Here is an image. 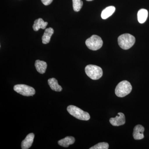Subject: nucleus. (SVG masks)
Segmentation results:
<instances>
[{"mask_svg":"<svg viewBox=\"0 0 149 149\" xmlns=\"http://www.w3.org/2000/svg\"><path fill=\"white\" fill-rule=\"evenodd\" d=\"M118 45L120 48L124 50H127L132 47L136 42L135 37L130 34H123L118 39Z\"/></svg>","mask_w":149,"mask_h":149,"instance_id":"1","label":"nucleus"},{"mask_svg":"<svg viewBox=\"0 0 149 149\" xmlns=\"http://www.w3.org/2000/svg\"><path fill=\"white\" fill-rule=\"evenodd\" d=\"M132 90V85L127 80H123L118 84L116 88V95L119 97H123L130 94Z\"/></svg>","mask_w":149,"mask_h":149,"instance_id":"2","label":"nucleus"},{"mask_svg":"<svg viewBox=\"0 0 149 149\" xmlns=\"http://www.w3.org/2000/svg\"><path fill=\"white\" fill-rule=\"evenodd\" d=\"M67 111L70 114L77 119L83 120H88L91 118L90 114L79 108L73 105L68 107Z\"/></svg>","mask_w":149,"mask_h":149,"instance_id":"3","label":"nucleus"},{"mask_svg":"<svg viewBox=\"0 0 149 149\" xmlns=\"http://www.w3.org/2000/svg\"><path fill=\"white\" fill-rule=\"evenodd\" d=\"M85 71L88 77L93 80H98L103 75L101 68L93 65H87L85 68Z\"/></svg>","mask_w":149,"mask_h":149,"instance_id":"4","label":"nucleus"},{"mask_svg":"<svg viewBox=\"0 0 149 149\" xmlns=\"http://www.w3.org/2000/svg\"><path fill=\"white\" fill-rule=\"evenodd\" d=\"M103 44L101 38L97 35H93L85 42V44L88 49L93 51L97 50L100 49Z\"/></svg>","mask_w":149,"mask_h":149,"instance_id":"5","label":"nucleus"},{"mask_svg":"<svg viewBox=\"0 0 149 149\" xmlns=\"http://www.w3.org/2000/svg\"><path fill=\"white\" fill-rule=\"evenodd\" d=\"M14 90L17 93L24 96H32L35 94L34 88L24 84H18L15 85Z\"/></svg>","mask_w":149,"mask_h":149,"instance_id":"6","label":"nucleus"},{"mask_svg":"<svg viewBox=\"0 0 149 149\" xmlns=\"http://www.w3.org/2000/svg\"><path fill=\"white\" fill-rule=\"evenodd\" d=\"M118 115L115 118H111L109 121L111 124L113 126H118L123 125L125 123V116L122 113H118Z\"/></svg>","mask_w":149,"mask_h":149,"instance_id":"7","label":"nucleus"},{"mask_svg":"<svg viewBox=\"0 0 149 149\" xmlns=\"http://www.w3.org/2000/svg\"><path fill=\"white\" fill-rule=\"evenodd\" d=\"M145 128L143 125H138L133 129V138L136 140H142L144 138V132Z\"/></svg>","mask_w":149,"mask_h":149,"instance_id":"8","label":"nucleus"},{"mask_svg":"<svg viewBox=\"0 0 149 149\" xmlns=\"http://www.w3.org/2000/svg\"><path fill=\"white\" fill-rule=\"evenodd\" d=\"M35 135L34 133H30L27 135L25 139L22 141L21 143V148L22 149H28L29 148L34 141Z\"/></svg>","mask_w":149,"mask_h":149,"instance_id":"9","label":"nucleus"},{"mask_svg":"<svg viewBox=\"0 0 149 149\" xmlns=\"http://www.w3.org/2000/svg\"><path fill=\"white\" fill-rule=\"evenodd\" d=\"M54 32V29L52 27L47 28L45 30L44 35L42 37V42L43 44H47L49 42Z\"/></svg>","mask_w":149,"mask_h":149,"instance_id":"10","label":"nucleus"},{"mask_svg":"<svg viewBox=\"0 0 149 149\" xmlns=\"http://www.w3.org/2000/svg\"><path fill=\"white\" fill-rule=\"evenodd\" d=\"M48 24V22H45L42 18H40L36 19L34 22L33 29L34 31H37L40 29H45Z\"/></svg>","mask_w":149,"mask_h":149,"instance_id":"11","label":"nucleus"},{"mask_svg":"<svg viewBox=\"0 0 149 149\" xmlns=\"http://www.w3.org/2000/svg\"><path fill=\"white\" fill-rule=\"evenodd\" d=\"M47 65L46 62L37 60L35 62V66L36 70L40 74H44L46 72Z\"/></svg>","mask_w":149,"mask_h":149,"instance_id":"12","label":"nucleus"},{"mask_svg":"<svg viewBox=\"0 0 149 149\" xmlns=\"http://www.w3.org/2000/svg\"><path fill=\"white\" fill-rule=\"evenodd\" d=\"M75 142V139L72 136H67L64 139H61L58 141V144L61 146L68 148L70 145H72Z\"/></svg>","mask_w":149,"mask_h":149,"instance_id":"13","label":"nucleus"},{"mask_svg":"<svg viewBox=\"0 0 149 149\" xmlns=\"http://www.w3.org/2000/svg\"><path fill=\"white\" fill-rule=\"evenodd\" d=\"M48 84L52 90L56 92H61L62 90V88L58 85L57 80L54 78H50L48 80Z\"/></svg>","mask_w":149,"mask_h":149,"instance_id":"14","label":"nucleus"},{"mask_svg":"<svg viewBox=\"0 0 149 149\" xmlns=\"http://www.w3.org/2000/svg\"><path fill=\"white\" fill-rule=\"evenodd\" d=\"M116 8L113 6L107 7L102 11L101 17L103 19H106L114 13Z\"/></svg>","mask_w":149,"mask_h":149,"instance_id":"15","label":"nucleus"},{"mask_svg":"<svg viewBox=\"0 0 149 149\" xmlns=\"http://www.w3.org/2000/svg\"><path fill=\"white\" fill-rule=\"evenodd\" d=\"M148 16V11L145 9H141L138 13V19L139 23L143 24L144 23Z\"/></svg>","mask_w":149,"mask_h":149,"instance_id":"16","label":"nucleus"},{"mask_svg":"<svg viewBox=\"0 0 149 149\" xmlns=\"http://www.w3.org/2000/svg\"><path fill=\"white\" fill-rule=\"evenodd\" d=\"M72 6L74 11L79 12L82 8L83 2L81 0H72Z\"/></svg>","mask_w":149,"mask_h":149,"instance_id":"17","label":"nucleus"},{"mask_svg":"<svg viewBox=\"0 0 149 149\" xmlns=\"http://www.w3.org/2000/svg\"><path fill=\"white\" fill-rule=\"evenodd\" d=\"M109 147V145L108 143L102 142L97 144L94 146L91 147L90 149H108Z\"/></svg>","mask_w":149,"mask_h":149,"instance_id":"18","label":"nucleus"},{"mask_svg":"<svg viewBox=\"0 0 149 149\" xmlns=\"http://www.w3.org/2000/svg\"><path fill=\"white\" fill-rule=\"evenodd\" d=\"M53 0H41L43 4L45 6H48L52 2Z\"/></svg>","mask_w":149,"mask_h":149,"instance_id":"19","label":"nucleus"},{"mask_svg":"<svg viewBox=\"0 0 149 149\" xmlns=\"http://www.w3.org/2000/svg\"><path fill=\"white\" fill-rule=\"evenodd\" d=\"M86 1H93V0H86Z\"/></svg>","mask_w":149,"mask_h":149,"instance_id":"20","label":"nucleus"}]
</instances>
